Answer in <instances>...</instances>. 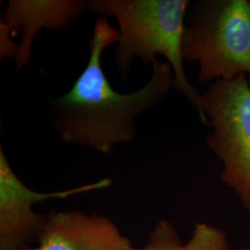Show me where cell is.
Masks as SVG:
<instances>
[{
    "mask_svg": "<svg viewBox=\"0 0 250 250\" xmlns=\"http://www.w3.org/2000/svg\"><path fill=\"white\" fill-rule=\"evenodd\" d=\"M87 9L86 1L81 0H9L0 20V30L22 39L15 57L16 69L27 66L36 35L43 29L60 30L78 20Z\"/></svg>",
    "mask_w": 250,
    "mask_h": 250,
    "instance_id": "cell-7",
    "label": "cell"
},
{
    "mask_svg": "<svg viewBox=\"0 0 250 250\" xmlns=\"http://www.w3.org/2000/svg\"><path fill=\"white\" fill-rule=\"evenodd\" d=\"M37 242L36 247L25 250H126L132 247L107 217L74 209L49 213Z\"/></svg>",
    "mask_w": 250,
    "mask_h": 250,
    "instance_id": "cell-6",
    "label": "cell"
},
{
    "mask_svg": "<svg viewBox=\"0 0 250 250\" xmlns=\"http://www.w3.org/2000/svg\"><path fill=\"white\" fill-rule=\"evenodd\" d=\"M120 31L107 18L97 19L89 41V59L71 90L48 100V118L65 143L89 147L108 155L136 134V119L160 105L174 89L170 63H151V77L140 89L123 94L107 78L102 57L109 45L119 42Z\"/></svg>",
    "mask_w": 250,
    "mask_h": 250,
    "instance_id": "cell-1",
    "label": "cell"
},
{
    "mask_svg": "<svg viewBox=\"0 0 250 250\" xmlns=\"http://www.w3.org/2000/svg\"><path fill=\"white\" fill-rule=\"evenodd\" d=\"M126 250H185L178 232L166 220H161L152 231L147 244L142 249L129 248Z\"/></svg>",
    "mask_w": 250,
    "mask_h": 250,
    "instance_id": "cell-9",
    "label": "cell"
},
{
    "mask_svg": "<svg viewBox=\"0 0 250 250\" xmlns=\"http://www.w3.org/2000/svg\"><path fill=\"white\" fill-rule=\"evenodd\" d=\"M185 250H230L228 236L223 229L210 224H196Z\"/></svg>",
    "mask_w": 250,
    "mask_h": 250,
    "instance_id": "cell-8",
    "label": "cell"
},
{
    "mask_svg": "<svg viewBox=\"0 0 250 250\" xmlns=\"http://www.w3.org/2000/svg\"><path fill=\"white\" fill-rule=\"evenodd\" d=\"M113 181L103 178L77 188L40 193L23 184L11 168L0 146V250H25L26 244L37 239L45 226V215L35 212L36 203L68 197L111 187Z\"/></svg>",
    "mask_w": 250,
    "mask_h": 250,
    "instance_id": "cell-5",
    "label": "cell"
},
{
    "mask_svg": "<svg viewBox=\"0 0 250 250\" xmlns=\"http://www.w3.org/2000/svg\"><path fill=\"white\" fill-rule=\"evenodd\" d=\"M186 62H197L198 80L250 81V1L198 0L183 38Z\"/></svg>",
    "mask_w": 250,
    "mask_h": 250,
    "instance_id": "cell-3",
    "label": "cell"
},
{
    "mask_svg": "<svg viewBox=\"0 0 250 250\" xmlns=\"http://www.w3.org/2000/svg\"><path fill=\"white\" fill-rule=\"evenodd\" d=\"M87 10L102 17H114L119 24L117 66L122 79L129 74L134 58L151 64L163 56L174 73V86L197 109L201 123L208 125L201 94L185 72L183 38L185 20L191 5L188 0H89Z\"/></svg>",
    "mask_w": 250,
    "mask_h": 250,
    "instance_id": "cell-2",
    "label": "cell"
},
{
    "mask_svg": "<svg viewBox=\"0 0 250 250\" xmlns=\"http://www.w3.org/2000/svg\"><path fill=\"white\" fill-rule=\"evenodd\" d=\"M212 132L208 147L221 161V178L250 213V83L247 75L215 81L201 94Z\"/></svg>",
    "mask_w": 250,
    "mask_h": 250,
    "instance_id": "cell-4",
    "label": "cell"
},
{
    "mask_svg": "<svg viewBox=\"0 0 250 250\" xmlns=\"http://www.w3.org/2000/svg\"><path fill=\"white\" fill-rule=\"evenodd\" d=\"M238 250H250V247H242Z\"/></svg>",
    "mask_w": 250,
    "mask_h": 250,
    "instance_id": "cell-10",
    "label": "cell"
}]
</instances>
